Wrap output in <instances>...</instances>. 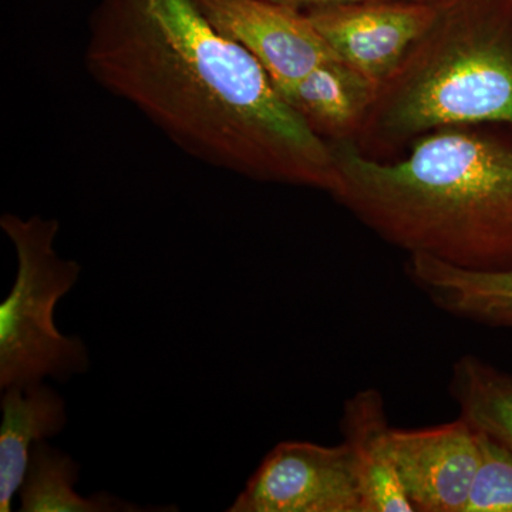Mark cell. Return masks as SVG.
<instances>
[{"label":"cell","mask_w":512,"mask_h":512,"mask_svg":"<svg viewBox=\"0 0 512 512\" xmlns=\"http://www.w3.org/2000/svg\"><path fill=\"white\" fill-rule=\"evenodd\" d=\"M228 512H367L352 451L282 441L249 478Z\"/></svg>","instance_id":"cell-5"},{"label":"cell","mask_w":512,"mask_h":512,"mask_svg":"<svg viewBox=\"0 0 512 512\" xmlns=\"http://www.w3.org/2000/svg\"><path fill=\"white\" fill-rule=\"evenodd\" d=\"M439 0H366L303 10L343 62L377 87L436 16Z\"/></svg>","instance_id":"cell-6"},{"label":"cell","mask_w":512,"mask_h":512,"mask_svg":"<svg viewBox=\"0 0 512 512\" xmlns=\"http://www.w3.org/2000/svg\"><path fill=\"white\" fill-rule=\"evenodd\" d=\"M0 409V511L10 512L25 480L32 447L66 427L67 410L63 397L45 383L2 390Z\"/></svg>","instance_id":"cell-12"},{"label":"cell","mask_w":512,"mask_h":512,"mask_svg":"<svg viewBox=\"0 0 512 512\" xmlns=\"http://www.w3.org/2000/svg\"><path fill=\"white\" fill-rule=\"evenodd\" d=\"M487 123L512 126V0H439L352 141L383 158L441 128Z\"/></svg>","instance_id":"cell-3"},{"label":"cell","mask_w":512,"mask_h":512,"mask_svg":"<svg viewBox=\"0 0 512 512\" xmlns=\"http://www.w3.org/2000/svg\"><path fill=\"white\" fill-rule=\"evenodd\" d=\"M80 466L69 454L37 441L32 447L28 471L19 490L20 512H141L140 505L117 495L100 493L83 497L74 490Z\"/></svg>","instance_id":"cell-13"},{"label":"cell","mask_w":512,"mask_h":512,"mask_svg":"<svg viewBox=\"0 0 512 512\" xmlns=\"http://www.w3.org/2000/svg\"><path fill=\"white\" fill-rule=\"evenodd\" d=\"M406 274L436 308L490 328L512 330V269L473 271L409 255Z\"/></svg>","instance_id":"cell-10"},{"label":"cell","mask_w":512,"mask_h":512,"mask_svg":"<svg viewBox=\"0 0 512 512\" xmlns=\"http://www.w3.org/2000/svg\"><path fill=\"white\" fill-rule=\"evenodd\" d=\"M377 90L372 80L333 57L306 74L284 99L319 137L355 140Z\"/></svg>","instance_id":"cell-11"},{"label":"cell","mask_w":512,"mask_h":512,"mask_svg":"<svg viewBox=\"0 0 512 512\" xmlns=\"http://www.w3.org/2000/svg\"><path fill=\"white\" fill-rule=\"evenodd\" d=\"M0 227L18 258L15 282L0 303V390L83 375L90 367L87 346L60 333L55 322L57 303L82 274L79 262L57 254L59 221L5 214Z\"/></svg>","instance_id":"cell-4"},{"label":"cell","mask_w":512,"mask_h":512,"mask_svg":"<svg viewBox=\"0 0 512 512\" xmlns=\"http://www.w3.org/2000/svg\"><path fill=\"white\" fill-rule=\"evenodd\" d=\"M276 5L288 6L298 10L320 8V6L342 5V3L366 2V0H265Z\"/></svg>","instance_id":"cell-16"},{"label":"cell","mask_w":512,"mask_h":512,"mask_svg":"<svg viewBox=\"0 0 512 512\" xmlns=\"http://www.w3.org/2000/svg\"><path fill=\"white\" fill-rule=\"evenodd\" d=\"M477 433L480 461L466 512H512V451Z\"/></svg>","instance_id":"cell-15"},{"label":"cell","mask_w":512,"mask_h":512,"mask_svg":"<svg viewBox=\"0 0 512 512\" xmlns=\"http://www.w3.org/2000/svg\"><path fill=\"white\" fill-rule=\"evenodd\" d=\"M329 144L332 197L384 241L473 271L512 269V146L471 127L426 134L392 161Z\"/></svg>","instance_id":"cell-2"},{"label":"cell","mask_w":512,"mask_h":512,"mask_svg":"<svg viewBox=\"0 0 512 512\" xmlns=\"http://www.w3.org/2000/svg\"><path fill=\"white\" fill-rule=\"evenodd\" d=\"M394 458L417 512H466L480 461L478 433L466 420L429 429H392Z\"/></svg>","instance_id":"cell-8"},{"label":"cell","mask_w":512,"mask_h":512,"mask_svg":"<svg viewBox=\"0 0 512 512\" xmlns=\"http://www.w3.org/2000/svg\"><path fill=\"white\" fill-rule=\"evenodd\" d=\"M222 35L247 49L279 94L338 57L302 10L265 0H195Z\"/></svg>","instance_id":"cell-7"},{"label":"cell","mask_w":512,"mask_h":512,"mask_svg":"<svg viewBox=\"0 0 512 512\" xmlns=\"http://www.w3.org/2000/svg\"><path fill=\"white\" fill-rule=\"evenodd\" d=\"M392 429L376 389L360 390L345 403L343 443L355 458L367 512H416L394 458Z\"/></svg>","instance_id":"cell-9"},{"label":"cell","mask_w":512,"mask_h":512,"mask_svg":"<svg viewBox=\"0 0 512 512\" xmlns=\"http://www.w3.org/2000/svg\"><path fill=\"white\" fill-rule=\"evenodd\" d=\"M450 394L460 417L512 451V375L476 356L454 363Z\"/></svg>","instance_id":"cell-14"},{"label":"cell","mask_w":512,"mask_h":512,"mask_svg":"<svg viewBox=\"0 0 512 512\" xmlns=\"http://www.w3.org/2000/svg\"><path fill=\"white\" fill-rule=\"evenodd\" d=\"M86 64L100 86L204 163L330 195L338 185L329 141L195 0H101Z\"/></svg>","instance_id":"cell-1"}]
</instances>
